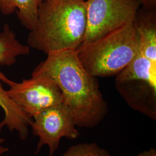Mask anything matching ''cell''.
Segmentation results:
<instances>
[{
  "label": "cell",
  "mask_w": 156,
  "mask_h": 156,
  "mask_svg": "<svg viewBox=\"0 0 156 156\" xmlns=\"http://www.w3.org/2000/svg\"><path fill=\"white\" fill-rule=\"evenodd\" d=\"M32 76L49 78L57 85L78 127L94 128L106 117L108 108L98 80L84 68L76 50L48 54L34 69Z\"/></svg>",
  "instance_id": "1"
},
{
  "label": "cell",
  "mask_w": 156,
  "mask_h": 156,
  "mask_svg": "<svg viewBox=\"0 0 156 156\" xmlns=\"http://www.w3.org/2000/svg\"><path fill=\"white\" fill-rule=\"evenodd\" d=\"M86 31L85 0H44L37 22L27 39L30 48L44 52L77 50Z\"/></svg>",
  "instance_id": "2"
},
{
  "label": "cell",
  "mask_w": 156,
  "mask_h": 156,
  "mask_svg": "<svg viewBox=\"0 0 156 156\" xmlns=\"http://www.w3.org/2000/svg\"><path fill=\"white\" fill-rule=\"evenodd\" d=\"M140 46L134 23L98 39L81 45L76 50L79 61L94 77L117 75L133 60Z\"/></svg>",
  "instance_id": "3"
},
{
  "label": "cell",
  "mask_w": 156,
  "mask_h": 156,
  "mask_svg": "<svg viewBox=\"0 0 156 156\" xmlns=\"http://www.w3.org/2000/svg\"><path fill=\"white\" fill-rule=\"evenodd\" d=\"M86 31L82 44L134 22L140 0H87Z\"/></svg>",
  "instance_id": "4"
},
{
  "label": "cell",
  "mask_w": 156,
  "mask_h": 156,
  "mask_svg": "<svg viewBox=\"0 0 156 156\" xmlns=\"http://www.w3.org/2000/svg\"><path fill=\"white\" fill-rule=\"evenodd\" d=\"M33 118L30 127L33 135L39 137L36 154L47 145L49 156H53L62 138L74 140L79 136L73 113L64 103L49 108Z\"/></svg>",
  "instance_id": "5"
},
{
  "label": "cell",
  "mask_w": 156,
  "mask_h": 156,
  "mask_svg": "<svg viewBox=\"0 0 156 156\" xmlns=\"http://www.w3.org/2000/svg\"><path fill=\"white\" fill-rule=\"evenodd\" d=\"M9 98L27 116H34L51 106L64 103L62 92L52 80L41 76L16 82L6 90Z\"/></svg>",
  "instance_id": "6"
},
{
  "label": "cell",
  "mask_w": 156,
  "mask_h": 156,
  "mask_svg": "<svg viewBox=\"0 0 156 156\" xmlns=\"http://www.w3.org/2000/svg\"><path fill=\"white\" fill-rule=\"evenodd\" d=\"M0 80V107L4 112V118L0 122V131L7 127L11 131H15L21 140H26L29 134V126L33 122L22 109L12 100L2 87Z\"/></svg>",
  "instance_id": "7"
},
{
  "label": "cell",
  "mask_w": 156,
  "mask_h": 156,
  "mask_svg": "<svg viewBox=\"0 0 156 156\" xmlns=\"http://www.w3.org/2000/svg\"><path fill=\"white\" fill-rule=\"evenodd\" d=\"M29 53L28 45L19 41L15 31L8 24H4L2 31L0 32V65L11 66L17 62V57L28 55ZM0 80L9 87L16 83L7 78L1 71Z\"/></svg>",
  "instance_id": "8"
},
{
  "label": "cell",
  "mask_w": 156,
  "mask_h": 156,
  "mask_svg": "<svg viewBox=\"0 0 156 156\" xmlns=\"http://www.w3.org/2000/svg\"><path fill=\"white\" fill-rule=\"evenodd\" d=\"M44 0H0V12L10 15L16 12L22 25L30 31L35 27L39 6Z\"/></svg>",
  "instance_id": "9"
},
{
  "label": "cell",
  "mask_w": 156,
  "mask_h": 156,
  "mask_svg": "<svg viewBox=\"0 0 156 156\" xmlns=\"http://www.w3.org/2000/svg\"><path fill=\"white\" fill-rule=\"evenodd\" d=\"M132 80H144L156 88V62L138 51L131 62L117 74L116 82Z\"/></svg>",
  "instance_id": "10"
},
{
  "label": "cell",
  "mask_w": 156,
  "mask_h": 156,
  "mask_svg": "<svg viewBox=\"0 0 156 156\" xmlns=\"http://www.w3.org/2000/svg\"><path fill=\"white\" fill-rule=\"evenodd\" d=\"M62 156H111L96 143H82L70 146Z\"/></svg>",
  "instance_id": "11"
},
{
  "label": "cell",
  "mask_w": 156,
  "mask_h": 156,
  "mask_svg": "<svg viewBox=\"0 0 156 156\" xmlns=\"http://www.w3.org/2000/svg\"><path fill=\"white\" fill-rule=\"evenodd\" d=\"M142 6L146 9H156V0H140Z\"/></svg>",
  "instance_id": "12"
},
{
  "label": "cell",
  "mask_w": 156,
  "mask_h": 156,
  "mask_svg": "<svg viewBox=\"0 0 156 156\" xmlns=\"http://www.w3.org/2000/svg\"><path fill=\"white\" fill-rule=\"evenodd\" d=\"M136 156H156V150L154 148H151L149 150L142 151Z\"/></svg>",
  "instance_id": "13"
},
{
  "label": "cell",
  "mask_w": 156,
  "mask_h": 156,
  "mask_svg": "<svg viewBox=\"0 0 156 156\" xmlns=\"http://www.w3.org/2000/svg\"><path fill=\"white\" fill-rule=\"evenodd\" d=\"M5 140L4 138H0V156L9 151V149L8 147L3 146V144Z\"/></svg>",
  "instance_id": "14"
}]
</instances>
